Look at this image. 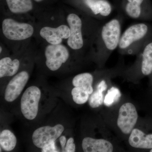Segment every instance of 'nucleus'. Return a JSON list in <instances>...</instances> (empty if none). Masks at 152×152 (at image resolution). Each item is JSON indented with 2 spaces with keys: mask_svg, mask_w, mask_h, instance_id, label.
Segmentation results:
<instances>
[{
  "mask_svg": "<svg viewBox=\"0 0 152 152\" xmlns=\"http://www.w3.org/2000/svg\"><path fill=\"white\" fill-rule=\"evenodd\" d=\"M70 35L66 44L74 54L91 49L99 28L94 18L75 8L63 7Z\"/></svg>",
  "mask_w": 152,
  "mask_h": 152,
  "instance_id": "nucleus-1",
  "label": "nucleus"
},
{
  "mask_svg": "<svg viewBox=\"0 0 152 152\" xmlns=\"http://www.w3.org/2000/svg\"><path fill=\"white\" fill-rule=\"evenodd\" d=\"M35 21L19 20L1 15L2 42L11 52L16 53L26 49L32 43L36 33Z\"/></svg>",
  "mask_w": 152,
  "mask_h": 152,
  "instance_id": "nucleus-2",
  "label": "nucleus"
},
{
  "mask_svg": "<svg viewBox=\"0 0 152 152\" xmlns=\"http://www.w3.org/2000/svg\"><path fill=\"white\" fill-rule=\"evenodd\" d=\"M35 24L34 37L40 44L56 45L66 43L70 35L66 18L54 11L41 14L36 20Z\"/></svg>",
  "mask_w": 152,
  "mask_h": 152,
  "instance_id": "nucleus-3",
  "label": "nucleus"
},
{
  "mask_svg": "<svg viewBox=\"0 0 152 152\" xmlns=\"http://www.w3.org/2000/svg\"><path fill=\"white\" fill-rule=\"evenodd\" d=\"M40 10L33 0H1V15L19 20L35 21Z\"/></svg>",
  "mask_w": 152,
  "mask_h": 152,
  "instance_id": "nucleus-4",
  "label": "nucleus"
},
{
  "mask_svg": "<svg viewBox=\"0 0 152 152\" xmlns=\"http://www.w3.org/2000/svg\"><path fill=\"white\" fill-rule=\"evenodd\" d=\"M121 27L119 20L113 19L98 30L92 48L105 49L108 52L115 50L118 47L121 39Z\"/></svg>",
  "mask_w": 152,
  "mask_h": 152,
  "instance_id": "nucleus-5",
  "label": "nucleus"
},
{
  "mask_svg": "<svg viewBox=\"0 0 152 152\" xmlns=\"http://www.w3.org/2000/svg\"><path fill=\"white\" fill-rule=\"evenodd\" d=\"M41 54L44 56L46 67L49 71H59L70 59L74 53L66 44H41Z\"/></svg>",
  "mask_w": 152,
  "mask_h": 152,
  "instance_id": "nucleus-6",
  "label": "nucleus"
},
{
  "mask_svg": "<svg viewBox=\"0 0 152 152\" xmlns=\"http://www.w3.org/2000/svg\"><path fill=\"white\" fill-rule=\"evenodd\" d=\"M74 8L94 18H106L112 12V6L107 0H66Z\"/></svg>",
  "mask_w": 152,
  "mask_h": 152,
  "instance_id": "nucleus-7",
  "label": "nucleus"
},
{
  "mask_svg": "<svg viewBox=\"0 0 152 152\" xmlns=\"http://www.w3.org/2000/svg\"><path fill=\"white\" fill-rule=\"evenodd\" d=\"M41 96L40 89L34 86L28 88L22 95L20 101L21 111L27 120H34L37 116Z\"/></svg>",
  "mask_w": 152,
  "mask_h": 152,
  "instance_id": "nucleus-8",
  "label": "nucleus"
},
{
  "mask_svg": "<svg viewBox=\"0 0 152 152\" xmlns=\"http://www.w3.org/2000/svg\"><path fill=\"white\" fill-rule=\"evenodd\" d=\"M64 130V126L60 124L54 126H46L36 129L32 136L34 145L42 149L61 137Z\"/></svg>",
  "mask_w": 152,
  "mask_h": 152,
  "instance_id": "nucleus-9",
  "label": "nucleus"
},
{
  "mask_svg": "<svg viewBox=\"0 0 152 152\" xmlns=\"http://www.w3.org/2000/svg\"><path fill=\"white\" fill-rule=\"evenodd\" d=\"M32 43L25 50L13 54L12 56L1 58L0 60V78L13 77L20 70L21 60L33 48Z\"/></svg>",
  "mask_w": 152,
  "mask_h": 152,
  "instance_id": "nucleus-10",
  "label": "nucleus"
},
{
  "mask_svg": "<svg viewBox=\"0 0 152 152\" xmlns=\"http://www.w3.org/2000/svg\"><path fill=\"white\" fill-rule=\"evenodd\" d=\"M138 115L135 106L130 102L121 106L117 119L118 127L125 134H129L137 121Z\"/></svg>",
  "mask_w": 152,
  "mask_h": 152,
  "instance_id": "nucleus-11",
  "label": "nucleus"
},
{
  "mask_svg": "<svg viewBox=\"0 0 152 152\" xmlns=\"http://www.w3.org/2000/svg\"><path fill=\"white\" fill-rule=\"evenodd\" d=\"M29 77V72L26 70H22L13 76L5 90V100L9 103L15 101L23 91Z\"/></svg>",
  "mask_w": 152,
  "mask_h": 152,
  "instance_id": "nucleus-12",
  "label": "nucleus"
},
{
  "mask_svg": "<svg viewBox=\"0 0 152 152\" xmlns=\"http://www.w3.org/2000/svg\"><path fill=\"white\" fill-rule=\"evenodd\" d=\"M148 31V28L145 24L140 23L132 25L121 35L118 48L123 50L129 49L145 37Z\"/></svg>",
  "mask_w": 152,
  "mask_h": 152,
  "instance_id": "nucleus-13",
  "label": "nucleus"
},
{
  "mask_svg": "<svg viewBox=\"0 0 152 152\" xmlns=\"http://www.w3.org/2000/svg\"><path fill=\"white\" fill-rule=\"evenodd\" d=\"M82 147L85 152H112L114 150L113 144L109 141L90 137L83 139Z\"/></svg>",
  "mask_w": 152,
  "mask_h": 152,
  "instance_id": "nucleus-14",
  "label": "nucleus"
},
{
  "mask_svg": "<svg viewBox=\"0 0 152 152\" xmlns=\"http://www.w3.org/2000/svg\"><path fill=\"white\" fill-rule=\"evenodd\" d=\"M131 146L136 148L152 149V134H146L138 129H133L129 139Z\"/></svg>",
  "mask_w": 152,
  "mask_h": 152,
  "instance_id": "nucleus-15",
  "label": "nucleus"
},
{
  "mask_svg": "<svg viewBox=\"0 0 152 152\" xmlns=\"http://www.w3.org/2000/svg\"><path fill=\"white\" fill-rule=\"evenodd\" d=\"M146 0H121V4L125 13L134 19L140 18Z\"/></svg>",
  "mask_w": 152,
  "mask_h": 152,
  "instance_id": "nucleus-16",
  "label": "nucleus"
},
{
  "mask_svg": "<svg viewBox=\"0 0 152 152\" xmlns=\"http://www.w3.org/2000/svg\"><path fill=\"white\" fill-rule=\"evenodd\" d=\"M107 88V85L104 80L101 81L97 85L95 91L90 95L88 100L89 104L93 108L102 105L104 103V92Z\"/></svg>",
  "mask_w": 152,
  "mask_h": 152,
  "instance_id": "nucleus-17",
  "label": "nucleus"
},
{
  "mask_svg": "<svg viewBox=\"0 0 152 152\" xmlns=\"http://www.w3.org/2000/svg\"><path fill=\"white\" fill-rule=\"evenodd\" d=\"M94 77L89 73H83L78 74L73 78V86L74 87H81L86 90L90 95L94 92L93 87Z\"/></svg>",
  "mask_w": 152,
  "mask_h": 152,
  "instance_id": "nucleus-18",
  "label": "nucleus"
},
{
  "mask_svg": "<svg viewBox=\"0 0 152 152\" xmlns=\"http://www.w3.org/2000/svg\"><path fill=\"white\" fill-rule=\"evenodd\" d=\"M17 143L16 137L10 130L4 129L0 134L1 147L6 152L13 151Z\"/></svg>",
  "mask_w": 152,
  "mask_h": 152,
  "instance_id": "nucleus-19",
  "label": "nucleus"
},
{
  "mask_svg": "<svg viewBox=\"0 0 152 152\" xmlns=\"http://www.w3.org/2000/svg\"><path fill=\"white\" fill-rule=\"evenodd\" d=\"M141 72L144 75L152 72V42L147 45L142 54Z\"/></svg>",
  "mask_w": 152,
  "mask_h": 152,
  "instance_id": "nucleus-20",
  "label": "nucleus"
},
{
  "mask_svg": "<svg viewBox=\"0 0 152 152\" xmlns=\"http://www.w3.org/2000/svg\"><path fill=\"white\" fill-rule=\"evenodd\" d=\"M73 100L78 104H83L88 101L90 94L86 90L81 87H74L71 92Z\"/></svg>",
  "mask_w": 152,
  "mask_h": 152,
  "instance_id": "nucleus-21",
  "label": "nucleus"
},
{
  "mask_svg": "<svg viewBox=\"0 0 152 152\" xmlns=\"http://www.w3.org/2000/svg\"><path fill=\"white\" fill-rule=\"evenodd\" d=\"M121 94L119 90L113 87L107 91L104 98V103L107 107H110L119 100Z\"/></svg>",
  "mask_w": 152,
  "mask_h": 152,
  "instance_id": "nucleus-22",
  "label": "nucleus"
},
{
  "mask_svg": "<svg viewBox=\"0 0 152 152\" xmlns=\"http://www.w3.org/2000/svg\"><path fill=\"white\" fill-rule=\"evenodd\" d=\"M36 5L40 9L50 7L53 0H33Z\"/></svg>",
  "mask_w": 152,
  "mask_h": 152,
  "instance_id": "nucleus-23",
  "label": "nucleus"
},
{
  "mask_svg": "<svg viewBox=\"0 0 152 152\" xmlns=\"http://www.w3.org/2000/svg\"><path fill=\"white\" fill-rule=\"evenodd\" d=\"M75 151L76 145L74 143V139L73 137L69 138L66 143L65 152H75Z\"/></svg>",
  "mask_w": 152,
  "mask_h": 152,
  "instance_id": "nucleus-24",
  "label": "nucleus"
},
{
  "mask_svg": "<svg viewBox=\"0 0 152 152\" xmlns=\"http://www.w3.org/2000/svg\"><path fill=\"white\" fill-rule=\"evenodd\" d=\"M42 151L43 152H59L57 150L55 145V142H52L48 145H47L43 148L42 149Z\"/></svg>",
  "mask_w": 152,
  "mask_h": 152,
  "instance_id": "nucleus-25",
  "label": "nucleus"
},
{
  "mask_svg": "<svg viewBox=\"0 0 152 152\" xmlns=\"http://www.w3.org/2000/svg\"><path fill=\"white\" fill-rule=\"evenodd\" d=\"M66 137L65 136H63L61 137L60 138V144H61V148L62 152H65V147L66 143Z\"/></svg>",
  "mask_w": 152,
  "mask_h": 152,
  "instance_id": "nucleus-26",
  "label": "nucleus"
},
{
  "mask_svg": "<svg viewBox=\"0 0 152 152\" xmlns=\"http://www.w3.org/2000/svg\"><path fill=\"white\" fill-rule=\"evenodd\" d=\"M150 152H152V149H151V151H150Z\"/></svg>",
  "mask_w": 152,
  "mask_h": 152,
  "instance_id": "nucleus-27",
  "label": "nucleus"
}]
</instances>
